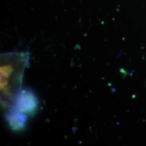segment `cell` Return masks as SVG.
<instances>
[{
	"instance_id": "cell-1",
	"label": "cell",
	"mask_w": 146,
	"mask_h": 146,
	"mask_svg": "<svg viewBox=\"0 0 146 146\" xmlns=\"http://www.w3.org/2000/svg\"><path fill=\"white\" fill-rule=\"evenodd\" d=\"M1 54L6 64L1 61V90L3 97L15 101L21 92V78L28 61V53L9 52Z\"/></svg>"
},
{
	"instance_id": "cell-2",
	"label": "cell",
	"mask_w": 146,
	"mask_h": 146,
	"mask_svg": "<svg viewBox=\"0 0 146 146\" xmlns=\"http://www.w3.org/2000/svg\"><path fill=\"white\" fill-rule=\"evenodd\" d=\"M36 97L28 90L21 92L14 101V108L18 111L27 114H33L37 108Z\"/></svg>"
},
{
	"instance_id": "cell-3",
	"label": "cell",
	"mask_w": 146,
	"mask_h": 146,
	"mask_svg": "<svg viewBox=\"0 0 146 146\" xmlns=\"http://www.w3.org/2000/svg\"><path fill=\"white\" fill-rule=\"evenodd\" d=\"M8 116L11 127L14 130L21 129L25 126V119L23 115L18 111H11Z\"/></svg>"
}]
</instances>
